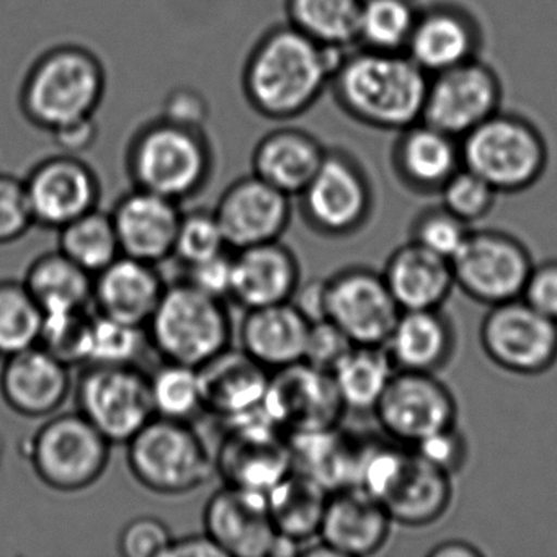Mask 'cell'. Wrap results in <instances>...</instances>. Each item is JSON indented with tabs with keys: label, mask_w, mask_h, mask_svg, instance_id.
Masks as SVG:
<instances>
[{
	"label": "cell",
	"mask_w": 557,
	"mask_h": 557,
	"mask_svg": "<svg viewBox=\"0 0 557 557\" xmlns=\"http://www.w3.org/2000/svg\"><path fill=\"white\" fill-rule=\"evenodd\" d=\"M393 168L404 187L417 194H438L462 168L459 139L429 125L413 123L399 132L393 149Z\"/></svg>",
	"instance_id": "29"
},
{
	"label": "cell",
	"mask_w": 557,
	"mask_h": 557,
	"mask_svg": "<svg viewBox=\"0 0 557 557\" xmlns=\"http://www.w3.org/2000/svg\"><path fill=\"white\" fill-rule=\"evenodd\" d=\"M24 181L38 226L58 231L99 208V175L83 156L58 152L38 162Z\"/></svg>",
	"instance_id": "19"
},
{
	"label": "cell",
	"mask_w": 557,
	"mask_h": 557,
	"mask_svg": "<svg viewBox=\"0 0 557 557\" xmlns=\"http://www.w3.org/2000/svg\"><path fill=\"white\" fill-rule=\"evenodd\" d=\"M227 243L214 211L194 210L182 214L172 257L184 267L195 265L226 252Z\"/></svg>",
	"instance_id": "45"
},
{
	"label": "cell",
	"mask_w": 557,
	"mask_h": 557,
	"mask_svg": "<svg viewBox=\"0 0 557 557\" xmlns=\"http://www.w3.org/2000/svg\"><path fill=\"white\" fill-rule=\"evenodd\" d=\"M479 341L495 367L520 376L546 373L557 361V321L521 298L491 306Z\"/></svg>",
	"instance_id": "13"
},
{
	"label": "cell",
	"mask_w": 557,
	"mask_h": 557,
	"mask_svg": "<svg viewBox=\"0 0 557 557\" xmlns=\"http://www.w3.org/2000/svg\"><path fill=\"white\" fill-rule=\"evenodd\" d=\"M461 145L462 168L484 178L497 194H520L546 172L549 149L536 125L498 110L475 126Z\"/></svg>",
	"instance_id": "6"
},
{
	"label": "cell",
	"mask_w": 557,
	"mask_h": 557,
	"mask_svg": "<svg viewBox=\"0 0 557 557\" xmlns=\"http://www.w3.org/2000/svg\"><path fill=\"white\" fill-rule=\"evenodd\" d=\"M456 335L449 319L440 309L400 311L383 345L396 370L436 373L453 351Z\"/></svg>",
	"instance_id": "33"
},
{
	"label": "cell",
	"mask_w": 557,
	"mask_h": 557,
	"mask_svg": "<svg viewBox=\"0 0 557 557\" xmlns=\"http://www.w3.org/2000/svg\"><path fill=\"white\" fill-rule=\"evenodd\" d=\"M146 334L162 360L200 368L231 347L233 324L224 301L184 280L165 286Z\"/></svg>",
	"instance_id": "5"
},
{
	"label": "cell",
	"mask_w": 557,
	"mask_h": 557,
	"mask_svg": "<svg viewBox=\"0 0 557 557\" xmlns=\"http://www.w3.org/2000/svg\"><path fill=\"white\" fill-rule=\"evenodd\" d=\"M502 97L500 77L475 58L430 76L422 120L461 139L502 110Z\"/></svg>",
	"instance_id": "16"
},
{
	"label": "cell",
	"mask_w": 557,
	"mask_h": 557,
	"mask_svg": "<svg viewBox=\"0 0 557 557\" xmlns=\"http://www.w3.org/2000/svg\"><path fill=\"white\" fill-rule=\"evenodd\" d=\"M345 412L329 371L299 361L270 374L263 413L286 436L337 426Z\"/></svg>",
	"instance_id": "17"
},
{
	"label": "cell",
	"mask_w": 557,
	"mask_h": 557,
	"mask_svg": "<svg viewBox=\"0 0 557 557\" xmlns=\"http://www.w3.org/2000/svg\"><path fill=\"white\" fill-rule=\"evenodd\" d=\"M361 0H285L286 24L322 47H357Z\"/></svg>",
	"instance_id": "38"
},
{
	"label": "cell",
	"mask_w": 557,
	"mask_h": 557,
	"mask_svg": "<svg viewBox=\"0 0 557 557\" xmlns=\"http://www.w3.org/2000/svg\"><path fill=\"white\" fill-rule=\"evenodd\" d=\"M331 492L302 472L289 471L269 492L270 517L276 533L306 544L318 537Z\"/></svg>",
	"instance_id": "35"
},
{
	"label": "cell",
	"mask_w": 557,
	"mask_h": 557,
	"mask_svg": "<svg viewBox=\"0 0 557 557\" xmlns=\"http://www.w3.org/2000/svg\"><path fill=\"white\" fill-rule=\"evenodd\" d=\"M471 233V224L456 218L446 208L436 207L422 211L412 224L413 243L445 259L451 260Z\"/></svg>",
	"instance_id": "47"
},
{
	"label": "cell",
	"mask_w": 557,
	"mask_h": 557,
	"mask_svg": "<svg viewBox=\"0 0 557 557\" xmlns=\"http://www.w3.org/2000/svg\"><path fill=\"white\" fill-rule=\"evenodd\" d=\"M347 51L322 47L292 25L260 35L243 67V92L257 115L288 123L308 113L331 87Z\"/></svg>",
	"instance_id": "1"
},
{
	"label": "cell",
	"mask_w": 557,
	"mask_h": 557,
	"mask_svg": "<svg viewBox=\"0 0 557 557\" xmlns=\"http://www.w3.org/2000/svg\"><path fill=\"white\" fill-rule=\"evenodd\" d=\"M0 393L15 412L30 419L51 417L71 393L70 367L40 345L5 358Z\"/></svg>",
	"instance_id": "25"
},
{
	"label": "cell",
	"mask_w": 557,
	"mask_h": 557,
	"mask_svg": "<svg viewBox=\"0 0 557 557\" xmlns=\"http://www.w3.org/2000/svg\"><path fill=\"white\" fill-rule=\"evenodd\" d=\"M299 283L298 259L280 240L246 247L233 256L230 299L246 311L292 301Z\"/></svg>",
	"instance_id": "27"
},
{
	"label": "cell",
	"mask_w": 557,
	"mask_h": 557,
	"mask_svg": "<svg viewBox=\"0 0 557 557\" xmlns=\"http://www.w3.org/2000/svg\"><path fill=\"white\" fill-rule=\"evenodd\" d=\"M112 443L81 412L48 417L28 443L32 468L53 491L92 487L110 461Z\"/></svg>",
	"instance_id": "8"
},
{
	"label": "cell",
	"mask_w": 557,
	"mask_h": 557,
	"mask_svg": "<svg viewBox=\"0 0 557 557\" xmlns=\"http://www.w3.org/2000/svg\"><path fill=\"white\" fill-rule=\"evenodd\" d=\"M205 412L233 422L263 412L272 371L257 363L243 348H226L198 368Z\"/></svg>",
	"instance_id": "24"
},
{
	"label": "cell",
	"mask_w": 557,
	"mask_h": 557,
	"mask_svg": "<svg viewBox=\"0 0 557 557\" xmlns=\"http://www.w3.org/2000/svg\"><path fill=\"white\" fill-rule=\"evenodd\" d=\"M298 198L306 224L325 237L357 233L373 211L370 178L344 149H327L324 162Z\"/></svg>",
	"instance_id": "11"
},
{
	"label": "cell",
	"mask_w": 557,
	"mask_h": 557,
	"mask_svg": "<svg viewBox=\"0 0 557 557\" xmlns=\"http://www.w3.org/2000/svg\"><path fill=\"white\" fill-rule=\"evenodd\" d=\"M44 318L24 282H0V358L38 345Z\"/></svg>",
	"instance_id": "42"
},
{
	"label": "cell",
	"mask_w": 557,
	"mask_h": 557,
	"mask_svg": "<svg viewBox=\"0 0 557 557\" xmlns=\"http://www.w3.org/2000/svg\"><path fill=\"white\" fill-rule=\"evenodd\" d=\"M171 528L158 517L133 518L120 533L119 549L125 557H164L171 546Z\"/></svg>",
	"instance_id": "49"
},
{
	"label": "cell",
	"mask_w": 557,
	"mask_h": 557,
	"mask_svg": "<svg viewBox=\"0 0 557 557\" xmlns=\"http://www.w3.org/2000/svg\"><path fill=\"white\" fill-rule=\"evenodd\" d=\"M354 345V342L329 319L312 322L302 361L331 373Z\"/></svg>",
	"instance_id": "51"
},
{
	"label": "cell",
	"mask_w": 557,
	"mask_h": 557,
	"mask_svg": "<svg viewBox=\"0 0 557 557\" xmlns=\"http://www.w3.org/2000/svg\"><path fill=\"white\" fill-rule=\"evenodd\" d=\"M164 557H226L207 533L174 537Z\"/></svg>",
	"instance_id": "57"
},
{
	"label": "cell",
	"mask_w": 557,
	"mask_h": 557,
	"mask_svg": "<svg viewBox=\"0 0 557 557\" xmlns=\"http://www.w3.org/2000/svg\"><path fill=\"white\" fill-rule=\"evenodd\" d=\"M76 399L77 412L112 445H126L156 417L148 374L136 364H87Z\"/></svg>",
	"instance_id": "10"
},
{
	"label": "cell",
	"mask_w": 557,
	"mask_h": 557,
	"mask_svg": "<svg viewBox=\"0 0 557 557\" xmlns=\"http://www.w3.org/2000/svg\"><path fill=\"white\" fill-rule=\"evenodd\" d=\"M394 371L384 347L354 345L331 374L345 410L373 413Z\"/></svg>",
	"instance_id": "37"
},
{
	"label": "cell",
	"mask_w": 557,
	"mask_h": 557,
	"mask_svg": "<svg viewBox=\"0 0 557 557\" xmlns=\"http://www.w3.org/2000/svg\"><path fill=\"white\" fill-rule=\"evenodd\" d=\"M58 250L83 267L90 275L102 272L113 260L122 256L112 216L99 208L71 221L58 230Z\"/></svg>",
	"instance_id": "39"
},
{
	"label": "cell",
	"mask_w": 557,
	"mask_h": 557,
	"mask_svg": "<svg viewBox=\"0 0 557 557\" xmlns=\"http://www.w3.org/2000/svg\"><path fill=\"white\" fill-rule=\"evenodd\" d=\"M292 302L311 324L327 319L325 315V280L318 278L308 283H299Z\"/></svg>",
	"instance_id": "56"
},
{
	"label": "cell",
	"mask_w": 557,
	"mask_h": 557,
	"mask_svg": "<svg viewBox=\"0 0 557 557\" xmlns=\"http://www.w3.org/2000/svg\"><path fill=\"white\" fill-rule=\"evenodd\" d=\"M50 135L60 152L81 156L96 145L99 139V125L96 116H90V119L77 120L70 125L61 126Z\"/></svg>",
	"instance_id": "55"
},
{
	"label": "cell",
	"mask_w": 557,
	"mask_h": 557,
	"mask_svg": "<svg viewBox=\"0 0 557 557\" xmlns=\"http://www.w3.org/2000/svg\"><path fill=\"white\" fill-rule=\"evenodd\" d=\"M293 469L309 475L329 492L355 487L368 442L337 426L288 436Z\"/></svg>",
	"instance_id": "34"
},
{
	"label": "cell",
	"mask_w": 557,
	"mask_h": 557,
	"mask_svg": "<svg viewBox=\"0 0 557 557\" xmlns=\"http://www.w3.org/2000/svg\"><path fill=\"white\" fill-rule=\"evenodd\" d=\"M410 448L430 465L451 475L461 471L468 461V442L456 425L440 430Z\"/></svg>",
	"instance_id": "50"
},
{
	"label": "cell",
	"mask_w": 557,
	"mask_h": 557,
	"mask_svg": "<svg viewBox=\"0 0 557 557\" xmlns=\"http://www.w3.org/2000/svg\"><path fill=\"white\" fill-rule=\"evenodd\" d=\"M205 533L226 557H272L275 524L267 494L224 484L203 510Z\"/></svg>",
	"instance_id": "21"
},
{
	"label": "cell",
	"mask_w": 557,
	"mask_h": 557,
	"mask_svg": "<svg viewBox=\"0 0 557 557\" xmlns=\"http://www.w3.org/2000/svg\"><path fill=\"white\" fill-rule=\"evenodd\" d=\"M311 322L292 301L249 309L240 324V348L269 371L305 360Z\"/></svg>",
	"instance_id": "32"
},
{
	"label": "cell",
	"mask_w": 557,
	"mask_h": 557,
	"mask_svg": "<svg viewBox=\"0 0 557 557\" xmlns=\"http://www.w3.org/2000/svg\"><path fill=\"white\" fill-rule=\"evenodd\" d=\"M521 299L546 318L557 321V260L533 265Z\"/></svg>",
	"instance_id": "53"
},
{
	"label": "cell",
	"mask_w": 557,
	"mask_h": 557,
	"mask_svg": "<svg viewBox=\"0 0 557 557\" xmlns=\"http://www.w3.org/2000/svg\"><path fill=\"white\" fill-rule=\"evenodd\" d=\"M148 380L156 417L191 422L205 412L198 368L162 360Z\"/></svg>",
	"instance_id": "41"
},
{
	"label": "cell",
	"mask_w": 557,
	"mask_h": 557,
	"mask_svg": "<svg viewBox=\"0 0 557 557\" xmlns=\"http://www.w3.org/2000/svg\"><path fill=\"white\" fill-rule=\"evenodd\" d=\"M449 262L455 286L488 308L521 298L534 265L521 240L497 230L471 231Z\"/></svg>",
	"instance_id": "12"
},
{
	"label": "cell",
	"mask_w": 557,
	"mask_h": 557,
	"mask_svg": "<svg viewBox=\"0 0 557 557\" xmlns=\"http://www.w3.org/2000/svg\"><path fill=\"white\" fill-rule=\"evenodd\" d=\"M451 474L420 458L410 446L393 445L371 472L368 494L381 502L394 523L426 527L448 510Z\"/></svg>",
	"instance_id": "9"
},
{
	"label": "cell",
	"mask_w": 557,
	"mask_h": 557,
	"mask_svg": "<svg viewBox=\"0 0 557 557\" xmlns=\"http://www.w3.org/2000/svg\"><path fill=\"white\" fill-rule=\"evenodd\" d=\"M419 12L416 0H361L357 47L406 53Z\"/></svg>",
	"instance_id": "40"
},
{
	"label": "cell",
	"mask_w": 557,
	"mask_h": 557,
	"mask_svg": "<svg viewBox=\"0 0 557 557\" xmlns=\"http://www.w3.org/2000/svg\"><path fill=\"white\" fill-rule=\"evenodd\" d=\"M400 309L381 273L348 267L325 280V315L355 345L383 347Z\"/></svg>",
	"instance_id": "18"
},
{
	"label": "cell",
	"mask_w": 557,
	"mask_h": 557,
	"mask_svg": "<svg viewBox=\"0 0 557 557\" xmlns=\"http://www.w3.org/2000/svg\"><path fill=\"white\" fill-rule=\"evenodd\" d=\"M185 269H187L185 282L190 283L205 295L213 296L221 301L230 298L231 285H233V256L223 252L213 259L203 260Z\"/></svg>",
	"instance_id": "52"
},
{
	"label": "cell",
	"mask_w": 557,
	"mask_h": 557,
	"mask_svg": "<svg viewBox=\"0 0 557 557\" xmlns=\"http://www.w3.org/2000/svg\"><path fill=\"white\" fill-rule=\"evenodd\" d=\"M442 207L465 223L472 224L491 213L497 191L469 169L461 168L438 191Z\"/></svg>",
	"instance_id": "46"
},
{
	"label": "cell",
	"mask_w": 557,
	"mask_h": 557,
	"mask_svg": "<svg viewBox=\"0 0 557 557\" xmlns=\"http://www.w3.org/2000/svg\"><path fill=\"white\" fill-rule=\"evenodd\" d=\"M373 413L387 438L413 446L456 425L458 406L451 391L435 373L396 370Z\"/></svg>",
	"instance_id": "15"
},
{
	"label": "cell",
	"mask_w": 557,
	"mask_h": 557,
	"mask_svg": "<svg viewBox=\"0 0 557 557\" xmlns=\"http://www.w3.org/2000/svg\"><path fill=\"white\" fill-rule=\"evenodd\" d=\"M107 92V70L96 51L60 44L45 50L25 74L21 110L30 125L54 132L96 116Z\"/></svg>",
	"instance_id": "4"
},
{
	"label": "cell",
	"mask_w": 557,
	"mask_h": 557,
	"mask_svg": "<svg viewBox=\"0 0 557 557\" xmlns=\"http://www.w3.org/2000/svg\"><path fill=\"white\" fill-rule=\"evenodd\" d=\"M429 557H481L484 556L481 549L474 544L462 540L442 541L426 553Z\"/></svg>",
	"instance_id": "58"
},
{
	"label": "cell",
	"mask_w": 557,
	"mask_h": 557,
	"mask_svg": "<svg viewBox=\"0 0 557 557\" xmlns=\"http://www.w3.org/2000/svg\"><path fill=\"white\" fill-rule=\"evenodd\" d=\"M481 47L482 32L474 15L459 5L435 4L420 9L406 54L433 76L475 60Z\"/></svg>",
	"instance_id": "23"
},
{
	"label": "cell",
	"mask_w": 557,
	"mask_h": 557,
	"mask_svg": "<svg viewBox=\"0 0 557 557\" xmlns=\"http://www.w3.org/2000/svg\"><path fill=\"white\" fill-rule=\"evenodd\" d=\"M24 283L44 314L81 311L92 302L94 275L61 250L38 257Z\"/></svg>",
	"instance_id": "36"
},
{
	"label": "cell",
	"mask_w": 557,
	"mask_h": 557,
	"mask_svg": "<svg viewBox=\"0 0 557 557\" xmlns=\"http://www.w3.org/2000/svg\"><path fill=\"white\" fill-rule=\"evenodd\" d=\"M393 523L381 502L355 485L331 492L318 537L337 557H367L386 544Z\"/></svg>",
	"instance_id": "26"
},
{
	"label": "cell",
	"mask_w": 557,
	"mask_h": 557,
	"mask_svg": "<svg viewBox=\"0 0 557 557\" xmlns=\"http://www.w3.org/2000/svg\"><path fill=\"white\" fill-rule=\"evenodd\" d=\"M381 275L400 311L442 309L455 286L451 262L413 240L391 253Z\"/></svg>",
	"instance_id": "31"
},
{
	"label": "cell",
	"mask_w": 557,
	"mask_h": 557,
	"mask_svg": "<svg viewBox=\"0 0 557 557\" xmlns=\"http://www.w3.org/2000/svg\"><path fill=\"white\" fill-rule=\"evenodd\" d=\"M90 331L92 315L87 314V309L45 314L38 345L70 368L87 364Z\"/></svg>",
	"instance_id": "43"
},
{
	"label": "cell",
	"mask_w": 557,
	"mask_h": 557,
	"mask_svg": "<svg viewBox=\"0 0 557 557\" xmlns=\"http://www.w3.org/2000/svg\"><path fill=\"white\" fill-rule=\"evenodd\" d=\"M126 448L129 471L154 494H190L216 474L213 455L190 422L154 417Z\"/></svg>",
	"instance_id": "7"
},
{
	"label": "cell",
	"mask_w": 557,
	"mask_h": 557,
	"mask_svg": "<svg viewBox=\"0 0 557 557\" xmlns=\"http://www.w3.org/2000/svg\"><path fill=\"white\" fill-rule=\"evenodd\" d=\"M429 79L406 53L355 47L342 58L331 89L355 122L399 133L422 120Z\"/></svg>",
	"instance_id": "2"
},
{
	"label": "cell",
	"mask_w": 557,
	"mask_h": 557,
	"mask_svg": "<svg viewBox=\"0 0 557 557\" xmlns=\"http://www.w3.org/2000/svg\"><path fill=\"white\" fill-rule=\"evenodd\" d=\"M161 115L175 120V122L185 123V125L207 128L210 107L198 90L190 89V87H178L169 94Z\"/></svg>",
	"instance_id": "54"
},
{
	"label": "cell",
	"mask_w": 557,
	"mask_h": 557,
	"mask_svg": "<svg viewBox=\"0 0 557 557\" xmlns=\"http://www.w3.org/2000/svg\"><path fill=\"white\" fill-rule=\"evenodd\" d=\"M327 148L311 133L278 126L263 135L252 151V174L288 197H299L324 162Z\"/></svg>",
	"instance_id": "30"
},
{
	"label": "cell",
	"mask_w": 557,
	"mask_h": 557,
	"mask_svg": "<svg viewBox=\"0 0 557 557\" xmlns=\"http://www.w3.org/2000/svg\"><path fill=\"white\" fill-rule=\"evenodd\" d=\"M181 203L133 187L110 211L123 256L143 262H164L174 253L182 220Z\"/></svg>",
	"instance_id": "22"
},
{
	"label": "cell",
	"mask_w": 557,
	"mask_h": 557,
	"mask_svg": "<svg viewBox=\"0 0 557 557\" xmlns=\"http://www.w3.org/2000/svg\"><path fill=\"white\" fill-rule=\"evenodd\" d=\"M213 461L224 484L262 494L293 471L288 436L263 412L224 423Z\"/></svg>",
	"instance_id": "14"
},
{
	"label": "cell",
	"mask_w": 557,
	"mask_h": 557,
	"mask_svg": "<svg viewBox=\"0 0 557 557\" xmlns=\"http://www.w3.org/2000/svg\"><path fill=\"white\" fill-rule=\"evenodd\" d=\"M154 263L120 256L94 275L92 302L97 314L146 327L165 292Z\"/></svg>",
	"instance_id": "28"
},
{
	"label": "cell",
	"mask_w": 557,
	"mask_h": 557,
	"mask_svg": "<svg viewBox=\"0 0 557 557\" xmlns=\"http://www.w3.org/2000/svg\"><path fill=\"white\" fill-rule=\"evenodd\" d=\"M125 161L133 187L182 203L210 184L216 156L207 128L159 115L136 129Z\"/></svg>",
	"instance_id": "3"
},
{
	"label": "cell",
	"mask_w": 557,
	"mask_h": 557,
	"mask_svg": "<svg viewBox=\"0 0 557 557\" xmlns=\"http://www.w3.org/2000/svg\"><path fill=\"white\" fill-rule=\"evenodd\" d=\"M149 344L146 327L92 315L87 364H136Z\"/></svg>",
	"instance_id": "44"
},
{
	"label": "cell",
	"mask_w": 557,
	"mask_h": 557,
	"mask_svg": "<svg viewBox=\"0 0 557 557\" xmlns=\"http://www.w3.org/2000/svg\"><path fill=\"white\" fill-rule=\"evenodd\" d=\"M213 211L227 247L246 249L280 240L292 221V197L250 174L234 181Z\"/></svg>",
	"instance_id": "20"
},
{
	"label": "cell",
	"mask_w": 557,
	"mask_h": 557,
	"mask_svg": "<svg viewBox=\"0 0 557 557\" xmlns=\"http://www.w3.org/2000/svg\"><path fill=\"white\" fill-rule=\"evenodd\" d=\"M35 226L24 178L0 174V244L22 239Z\"/></svg>",
	"instance_id": "48"
}]
</instances>
